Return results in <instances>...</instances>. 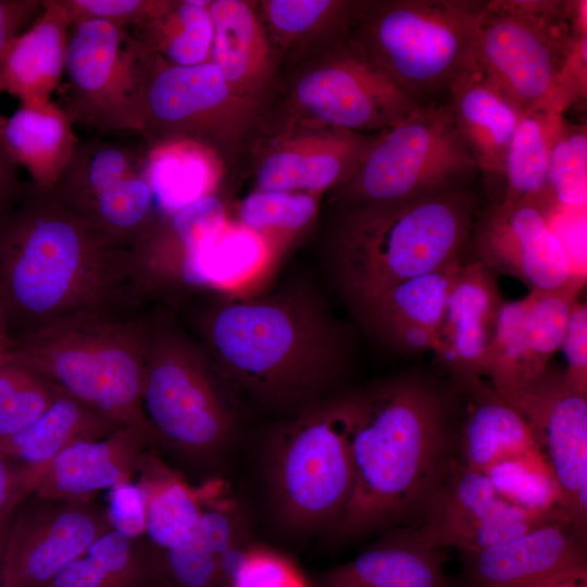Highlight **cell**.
I'll return each mask as SVG.
<instances>
[{
	"instance_id": "obj_29",
	"label": "cell",
	"mask_w": 587,
	"mask_h": 587,
	"mask_svg": "<svg viewBox=\"0 0 587 587\" xmlns=\"http://www.w3.org/2000/svg\"><path fill=\"white\" fill-rule=\"evenodd\" d=\"M45 587H171L164 552L146 537L114 528L65 566Z\"/></svg>"
},
{
	"instance_id": "obj_31",
	"label": "cell",
	"mask_w": 587,
	"mask_h": 587,
	"mask_svg": "<svg viewBox=\"0 0 587 587\" xmlns=\"http://www.w3.org/2000/svg\"><path fill=\"white\" fill-rule=\"evenodd\" d=\"M122 427L124 425L60 391L36 421L0 439V454L21 467L43 473L47 464L64 449L105 438Z\"/></svg>"
},
{
	"instance_id": "obj_20",
	"label": "cell",
	"mask_w": 587,
	"mask_h": 587,
	"mask_svg": "<svg viewBox=\"0 0 587 587\" xmlns=\"http://www.w3.org/2000/svg\"><path fill=\"white\" fill-rule=\"evenodd\" d=\"M73 22L64 62L73 92L97 111L118 107L134 126L140 62H135V50L126 47L121 24L95 17Z\"/></svg>"
},
{
	"instance_id": "obj_49",
	"label": "cell",
	"mask_w": 587,
	"mask_h": 587,
	"mask_svg": "<svg viewBox=\"0 0 587 587\" xmlns=\"http://www.w3.org/2000/svg\"><path fill=\"white\" fill-rule=\"evenodd\" d=\"M39 7L36 1L0 0V55Z\"/></svg>"
},
{
	"instance_id": "obj_9",
	"label": "cell",
	"mask_w": 587,
	"mask_h": 587,
	"mask_svg": "<svg viewBox=\"0 0 587 587\" xmlns=\"http://www.w3.org/2000/svg\"><path fill=\"white\" fill-rule=\"evenodd\" d=\"M478 173L448 103L430 102L374 134L329 196L338 209L420 199L466 189Z\"/></svg>"
},
{
	"instance_id": "obj_30",
	"label": "cell",
	"mask_w": 587,
	"mask_h": 587,
	"mask_svg": "<svg viewBox=\"0 0 587 587\" xmlns=\"http://www.w3.org/2000/svg\"><path fill=\"white\" fill-rule=\"evenodd\" d=\"M351 4L352 0L257 1L280 73L342 39Z\"/></svg>"
},
{
	"instance_id": "obj_41",
	"label": "cell",
	"mask_w": 587,
	"mask_h": 587,
	"mask_svg": "<svg viewBox=\"0 0 587 587\" xmlns=\"http://www.w3.org/2000/svg\"><path fill=\"white\" fill-rule=\"evenodd\" d=\"M271 253L264 240L229 221L202 254L199 277L202 289L223 290L249 277Z\"/></svg>"
},
{
	"instance_id": "obj_13",
	"label": "cell",
	"mask_w": 587,
	"mask_h": 587,
	"mask_svg": "<svg viewBox=\"0 0 587 587\" xmlns=\"http://www.w3.org/2000/svg\"><path fill=\"white\" fill-rule=\"evenodd\" d=\"M561 511L535 512L503 499L485 473L452 463L419 523L395 528L399 538L425 548L476 551L554 521Z\"/></svg>"
},
{
	"instance_id": "obj_22",
	"label": "cell",
	"mask_w": 587,
	"mask_h": 587,
	"mask_svg": "<svg viewBox=\"0 0 587 587\" xmlns=\"http://www.w3.org/2000/svg\"><path fill=\"white\" fill-rule=\"evenodd\" d=\"M209 12L213 23L209 61L240 99L264 111L276 93L282 73L257 1L214 0Z\"/></svg>"
},
{
	"instance_id": "obj_2",
	"label": "cell",
	"mask_w": 587,
	"mask_h": 587,
	"mask_svg": "<svg viewBox=\"0 0 587 587\" xmlns=\"http://www.w3.org/2000/svg\"><path fill=\"white\" fill-rule=\"evenodd\" d=\"M0 297L11 342L82 311L152 301L133 251L34 182L0 196Z\"/></svg>"
},
{
	"instance_id": "obj_46",
	"label": "cell",
	"mask_w": 587,
	"mask_h": 587,
	"mask_svg": "<svg viewBox=\"0 0 587 587\" xmlns=\"http://www.w3.org/2000/svg\"><path fill=\"white\" fill-rule=\"evenodd\" d=\"M561 349L567 363L565 376L579 390L587 391V307L578 299L572 307Z\"/></svg>"
},
{
	"instance_id": "obj_28",
	"label": "cell",
	"mask_w": 587,
	"mask_h": 587,
	"mask_svg": "<svg viewBox=\"0 0 587 587\" xmlns=\"http://www.w3.org/2000/svg\"><path fill=\"white\" fill-rule=\"evenodd\" d=\"M71 16L65 4L46 5L29 29L0 55V92L22 103L46 102L64 73Z\"/></svg>"
},
{
	"instance_id": "obj_12",
	"label": "cell",
	"mask_w": 587,
	"mask_h": 587,
	"mask_svg": "<svg viewBox=\"0 0 587 587\" xmlns=\"http://www.w3.org/2000/svg\"><path fill=\"white\" fill-rule=\"evenodd\" d=\"M574 39L567 1H486L476 63L485 79L524 113L544 107Z\"/></svg>"
},
{
	"instance_id": "obj_25",
	"label": "cell",
	"mask_w": 587,
	"mask_h": 587,
	"mask_svg": "<svg viewBox=\"0 0 587 587\" xmlns=\"http://www.w3.org/2000/svg\"><path fill=\"white\" fill-rule=\"evenodd\" d=\"M153 451L136 429L124 426L110 436L77 442L46 466L34 494L42 497L88 499L97 491L132 482Z\"/></svg>"
},
{
	"instance_id": "obj_15",
	"label": "cell",
	"mask_w": 587,
	"mask_h": 587,
	"mask_svg": "<svg viewBox=\"0 0 587 587\" xmlns=\"http://www.w3.org/2000/svg\"><path fill=\"white\" fill-rule=\"evenodd\" d=\"M547 203L499 201L477 213L469 248L474 260L495 274H507L530 290H559L585 283L549 225Z\"/></svg>"
},
{
	"instance_id": "obj_45",
	"label": "cell",
	"mask_w": 587,
	"mask_h": 587,
	"mask_svg": "<svg viewBox=\"0 0 587 587\" xmlns=\"http://www.w3.org/2000/svg\"><path fill=\"white\" fill-rule=\"evenodd\" d=\"M107 513L112 527L129 536L145 535L146 492L128 482L110 489Z\"/></svg>"
},
{
	"instance_id": "obj_34",
	"label": "cell",
	"mask_w": 587,
	"mask_h": 587,
	"mask_svg": "<svg viewBox=\"0 0 587 587\" xmlns=\"http://www.w3.org/2000/svg\"><path fill=\"white\" fill-rule=\"evenodd\" d=\"M221 164L212 151L195 142L157 145L143 175L151 187L159 215L173 214L213 193Z\"/></svg>"
},
{
	"instance_id": "obj_26",
	"label": "cell",
	"mask_w": 587,
	"mask_h": 587,
	"mask_svg": "<svg viewBox=\"0 0 587 587\" xmlns=\"http://www.w3.org/2000/svg\"><path fill=\"white\" fill-rule=\"evenodd\" d=\"M446 550L425 548L387 530L354 559L319 574L310 587H462L445 571Z\"/></svg>"
},
{
	"instance_id": "obj_47",
	"label": "cell",
	"mask_w": 587,
	"mask_h": 587,
	"mask_svg": "<svg viewBox=\"0 0 587 587\" xmlns=\"http://www.w3.org/2000/svg\"><path fill=\"white\" fill-rule=\"evenodd\" d=\"M154 1L140 0H75L65 2L71 21L103 18L114 23L137 20L143 22L154 7Z\"/></svg>"
},
{
	"instance_id": "obj_5",
	"label": "cell",
	"mask_w": 587,
	"mask_h": 587,
	"mask_svg": "<svg viewBox=\"0 0 587 587\" xmlns=\"http://www.w3.org/2000/svg\"><path fill=\"white\" fill-rule=\"evenodd\" d=\"M140 401L154 451L193 473L214 472L237 438L241 395L160 302L146 317Z\"/></svg>"
},
{
	"instance_id": "obj_38",
	"label": "cell",
	"mask_w": 587,
	"mask_h": 587,
	"mask_svg": "<svg viewBox=\"0 0 587 587\" xmlns=\"http://www.w3.org/2000/svg\"><path fill=\"white\" fill-rule=\"evenodd\" d=\"M319 199L303 192L253 189L238 205L237 223L274 251L311 225L319 212Z\"/></svg>"
},
{
	"instance_id": "obj_51",
	"label": "cell",
	"mask_w": 587,
	"mask_h": 587,
	"mask_svg": "<svg viewBox=\"0 0 587 587\" xmlns=\"http://www.w3.org/2000/svg\"><path fill=\"white\" fill-rule=\"evenodd\" d=\"M541 587H587V570L564 575Z\"/></svg>"
},
{
	"instance_id": "obj_33",
	"label": "cell",
	"mask_w": 587,
	"mask_h": 587,
	"mask_svg": "<svg viewBox=\"0 0 587 587\" xmlns=\"http://www.w3.org/2000/svg\"><path fill=\"white\" fill-rule=\"evenodd\" d=\"M0 135L16 165L25 166L35 184L50 189L75 148L65 114L48 101L22 103L0 126Z\"/></svg>"
},
{
	"instance_id": "obj_21",
	"label": "cell",
	"mask_w": 587,
	"mask_h": 587,
	"mask_svg": "<svg viewBox=\"0 0 587 587\" xmlns=\"http://www.w3.org/2000/svg\"><path fill=\"white\" fill-rule=\"evenodd\" d=\"M464 259L407 279L352 310L364 329L403 354L432 351L452 284Z\"/></svg>"
},
{
	"instance_id": "obj_40",
	"label": "cell",
	"mask_w": 587,
	"mask_h": 587,
	"mask_svg": "<svg viewBox=\"0 0 587 587\" xmlns=\"http://www.w3.org/2000/svg\"><path fill=\"white\" fill-rule=\"evenodd\" d=\"M60 391L23 361L7 352L0 355V439L36 421Z\"/></svg>"
},
{
	"instance_id": "obj_36",
	"label": "cell",
	"mask_w": 587,
	"mask_h": 587,
	"mask_svg": "<svg viewBox=\"0 0 587 587\" xmlns=\"http://www.w3.org/2000/svg\"><path fill=\"white\" fill-rule=\"evenodd\" d=\"M209 0L158 1L142 22L146 47L170 65L190 66L210 60L213 23Z\"/></svg>"
},
{
	"instance_id": "obj_3",
	"label": "cell",
	"mask_w": 587,
	"mask_h": 587,
	"mask_svg": "<svg viewBox=\"0 0 587 587\" xmlns=\"http://www.w3.org/2000/svg\"><path fill=\"white\" fill-rule=\"evenodd\" d=\"M349 396L353 484L329 532L348 541L413 527L453 463L455 389L404 373Z\"/></svg>"
},
{
	"instance_id": "obj_53",
	"label": "cell",
	"mask_w": 587,
	"mask_h": 587,
	"mask_svg": "<svg viewBox=\"0 0 587 587\" xmlns=\"http://www.w3.org/2000/svg\"><path fill=\"white\" fill-rule=\"evenodd\" d=\"M11 345L8 335L4 307L0 297V355L4 354Z\"/></svg>"
},
{
	"instance_id": "obj_16",
	"label": "cell",
	"mask_w": 587,
	"mask_h": 587,
	"mask_svg": "<svg viewBox=\"0 0 587 587\" xmlns=\"http://www.w3.org/2000/svg\"><path fill=\"white\" fill-rule=\"evenodd\" d=\"M529 424L560 491V509L582 532L587 524V391L548 369L505 399Z\"/></svg>"
},
{
	"instance_id": "obj_37",
	"label": "cell",
	"mask_w": 587,
	"mask_h": 587,
	"mask_svg": "<svg viewBox=\"0 0 587 587\" xmlns=\"http://www.w3.org/2000/svg\"><path fill=\"white\" fill-rule=\"evenodd\" d=\"M525 299L504 301L486 352L484 377L508 399L540 374L534 364L525 327Z\"/></svg>"
},
{
	"instance_id": "obj_42",
	"label": "cell",
	"mask_w": 587,
	"mask_h": 587,
	"mask_svg": "<svg viewBox=\"0 0 587 587\" xmlns=\"http://www.w3.org/2000/svg\"><path fill=\"white\" fill-rule=\"evenodd\" d=\"M585 283L559 290H530L524 297V327L536 370L544 373L561 349L567 320Z\"/></svg>"
},
{
	"instance_id": "obj_43",
	"label": "cell",
	"mask_w": 587,
	"mask_h": 587,
	"mask_svg": "<svg viewBox=\"0 0 587 587\" xmlns=\"http://www.w3.org/2000/svg\"><path fill=\"white\" fill-rule=\"evenodd\" d=\"M549 188L552 199L563 205H585L587 133L584 125H573L563 118L551 150Z\"/></svg>"
},
{
	"instance_id": "obj_10",
	"label": "cell",
	"mask_w": 587,
	"mask_h": 587,
	"mask_svg": "<svg viewBox=\"0 0 587 587\" xmlns=\"http://www.w3.org/2000/svg\"><path fill=\"white\" fill-rule=\"evenodd\" d=\"M264 111L230 88L211 61L170 65L148 50L140 64L135 127L157 145L190 141L212 151L223 165L246 160L263 127Z\"/></svg>"
},
{
	"instance_id": "obj_17",
	"label": "cell",
	"mask_w": 587,
	"mask_h": 587,
	"mask_svg": "<svg viewBox=\"0 0 587 587\" xmlns=\"http://www.w3.org/2000/svg\"><path fill=\"white\" fill-rule=\"evenodd\" d=\"M373 135L317 125L263 126L246 159L254 189L320 197L348 178Z\"/></svg>"
},
{
	"instance_id": "obj_48",
	"label": "cell",
	"mask_w": 587,
	"mask_h": 587,
	"mask_svg": "<svg viewBox=\"0 0 587 587\" xmlns=\"http://www.w3.org/2000/svg\"><path fill=\"white\" fill-rule=\"evenodd\" d=\"M37 477L0 454V515L34 491Z\"/></svg>"
},
{
	"instance_id": "obj_35",
	"label": "cell",
	"mask_w": 587,
	"mask_h": 587,
	"mask_svg": "<svg viewBox=\"0 0 587 587\" xmlns=\"http://www.w3.org/2000/svg\"><path fill=\"white\" fill-rule=\"evenodd\" d=\"M562 121L561 113L542 108L522 114L507 152L503 201L548 203L553 200L549 188V165Z\"/></svg>"
},
{
	"instance_id": "obj_32",
	"label": "cell",
	"mask_w": 587,
	"mask_h": 587,
	"mask_svg": "<svg viewBox=\"0 0 587 587\" xmlns=\"http://www.w3.org/2000/svg\"><path fill=\"white\" fill-rule=\"evenodd\" d=\"M146 492L145 535L165 552L198 523L205 509L224 495L222 483L210 479L192 487L151 451L139 472Z\"/></svg>"
},
{
	"instance_id": "obj_27",
	"label": "cell",
	"mask_w": 587,
	"mask_h": 587,
	"mask_svg": "<svg viewBox=\"0 0 587 587\" xmlns=\"http://www.w3.org/2000/svg\"><path fill=\"white\" fill-rule=\"evenodd\" d=\"M455 128L485 176H503L507 152L522 112L477 68L448 91Z\"/></svg>"
},
{
	"instance_id": "obj_4",
	"label": "cell",
	"mask_w": 587,
	"mask_h": 587,
	"mask_svg": "<svg viewBox=\"0 0 587 587\" xmlns=\"http://www.w3.org/2000/svg\"><path fill=\"white\" fill-rule=\"evenodd\" d=\"M477 201L469 188L339 209L328 240L334 277L351 308L464 259Z\"/></svg>"
},
{
	"instance_id": "obj_44",
	"label": "cell",
	"mask_w": 587,
	"mask_h": 587,
	"mask_svg": "<svg viewBox=\"0 0 587 587\" xmlns=\"http://www.w3.org/2000/svg\"><path fill=\"white\" fill-rule=\"evenodd\" d=\"M232 587H310L285 555L250 544L234 574Z\"/></svg>"
},
{
	"instance_id": "obj_1",
	"label": "cell",
	"mask_w": 587,
	"mask_h": 587,
	"mask_svg": "<svg viewBox=\"0 0 587 587\" xmlns=\"http://www.w3.org/2000/svg\"><path fill=\"white\" fill-rule=\"evenodd\" d=\"M166 307L241 396L286 417L335 395L346 374V335L304 284L261 297L202 289Z\"/></svg>"
},
{
	"instance_id": "obj_50",
	"label": "cell",
	"mask_w": 587,
	"mask_h": 587,
	"mask_svg": "<svg viewBox=\"0 0 587 587\" xmlns=\"http://www.w3.org/2000/svg\"><path fill=\"white\" fill-rule=\"evenodd\" d=\"M16 163L9 155L0 135V196L14 189L20 182L16 177Z\"/></svg>"
},
{
	"instance_id": "obj_6",
	"label": "cell",
	"mask_w": 587,
	"mask_h": 587,
	"mask_svg": "<svg viewBox=\"0 0 587 587\" xmlns=\"http://www.w3.org/2000/svg\"><path fill=\"white\" fill-rule=\"evenodd\" d=\"M152 303L72 314L11 342L7 353L61 391L136 429L154 451L140 401L146 317Z\"/></svg>"
},
{
	"instance_id": "obj_19",
	"label": "cell",
	"mask_w": 587,
	"mask_h": 587,
	"mask_svg": "<svg viewBox=\"0 0 587 587\" xmlns=\"http://www.w3.org/2000/svg\"><path fill=\"white\" fill-rule=\"evenodd\" d=\"M503 299L497 274L470 259L449 291L430 352L453 383L484 378L486 352Z\"/></svg>"
},
{
	"instance_id": "obj_18",
	"label": "cell",
	"mask_w": 587,
	"mask_h": 587,
	"mask_svg": "<svg viewBox=\"0 0 587 587\" xmlns=\"http://www.w3.org/2000/svg\"><path fill=\"white\" fill-rule=\"evenodd\" d=\"M462 587H541L587 570L586 533L565 520L510 540L461 551Z\"/></svg>"
},
{
	"instance_id": "obj_11",
	"label": "cell",
	"mask_w": 587,
	"mask_h": 587,
	"mask_svg": "<svg viewBox=\"0 0 587 587\" xmlns=\"http://www.w3.org/2000/svg\"><path fill=\"white\" fill-rule=\"evenodd\" d=\"M421 105L344 37L286 68L263 125H317L376 134Z\"/></svg>"
},
{
	"instance_id": "obj_23",
	"label": "cell",
	"mask_w": 587,
	"mask_h": 587,
	"mask_svg": "<svg viewBox=\"0 0 587 587\" xmlns=\"http://www.w3.org/2000/svg\"><path fill=\"white\" fill-rule=\"evenodd\" d=\"M451 383L457 392L455 464L485 473L499 461L540 450L525 417L489 382Z\"/></svg>"
},
{
	"instance_id": "obj_24",
	"label": "cell",
	"mask_w": 587,
	"mask_h": 587,
	"mask_svg": "<svg viewBox=\"0 0 587 587\" xmlns=\"http://www.w3.org/2000/svg\"><path fill=\"white\" fill-rule=\"evenodd\" d=\"M248 526L239 505L223 495L203 512L196 526L164 552L171 587H232L249 547Z\"/></svg>"
},
{
	"instance_id": "obj_8",
	"label": "cell",
	"mask_w": 587,
	"mask_h": 587,
	"mask_svg": "<svg viewBox=\"0 0 587 587\" xmlns=\"http://www.w3.org/2000/svg\"><path fill=\"white\" fill-rule=\"evenodd\" d=\"M264 471L282 528L294 535L330 530L353 484L349 392L335 394L278 424L265 444Z\"/></svg>"
},
{
	"instance_id": "obj_14",
	"label": "cell",
	"mask_w": 587,
	"mask_h": 587,
	"mask_svg": "<svg viewBox=\"0 0 587 587\" xmlns=\"http://www.w3.org/2000/svg\"><path fill=\"white\" fill-rule=\"evenodd\" d=\"M112 528L107 508L93 498L30 492L17 504L9 524L1 587H45Z\"/></svg>"
},
{
	"instance_id": "obj_39",
	"label": "cell",
	"mask_w": 587,
	"mask_h": 587,
	"mask_svg": "<svg viewBox=\"0 0 587 587\" xmlns=\"http://www.w3.org/2000/svg\"><path fill=\"white\" fill-rule=\"evenodd\" d=\"M485 474L503 499L520 508L535 512L561 511L558 484L539 449L499 461Z\"/></svg>"
},
{
	"instance_id": "obj_7",
	"label": "cell",
	"mask_w": 587,
	"mask_h": 587,
	"mask_svg": "<svg viewBox=\"0 0 587 587\" xmlns=\"http://www.w3.org/2000/svg\"><path fill=\"white\" fill-rule=\"evenodd\" d=\"M486 1L352 0L346 40L420 104L478 68Z\"/></svg>"
},
{
	"instance_id": "obj_52",
	"label": "cell",
	"mask_w": 587,
	"mask_h": 587,
	"mask_svg": "<svg viewBox=\"0 0 587 587\" xmlns=\"http://www.w3.org/2000/svg\"><path fill=\"white\" fill-rule=\"evenodd\" d=\"M18 503H15V504L9 507L0 515V587H1V562H2V553H3L5 536H7V532H8V528H9V524H10L12 514H13V512H14V510L17 507Z\"/></svg>"
}]
</instances>
